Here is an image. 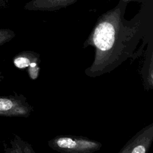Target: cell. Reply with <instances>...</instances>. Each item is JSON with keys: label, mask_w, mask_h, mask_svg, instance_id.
Wrapping results in <instances>:
<instances>
[{"label": "cell", "mask_w": 153, "mask_h": 153, "mask_svg": "<svg viewBox=\"0 0 153 153\" xmlns=\"http://www.w3.org/2000/svg\"><path fill=\"white\" fill-rule=\"evenodd\" d=\"M142 36L143 27L140 23L123 24L121 7L103 14L85 42L95 50L93 63L85 72L95 76L115 68L130 55Z\"/></svg>", "instance_id": "1"}, {"label": "cell", "mask_w": 153, "mask_h": 153, "mask_svg": "<svg viewBox=\"0 0 153 153\" xmlns=\"http://www.w3.org/2000/svg\"><path fill=\"white\" fill-rule=\"evenodd\" d=\"M52 149L72 153H88L99 150L100 143L87 137L74 136H59L48 142Z\"/></svg>", "instance_id": "2"}, {"label": "cell", "mask_w": 153, "mask_h": 153, "mask_svg": "<svg viewBox=\"0 0 153 153\" xmlns=\"http://www.w3.org/2000/svg\"><path fill=\"white\" fill-rule=\"evenodd\" d=\"M32 111L26 100L13 97H0V115L27 117Z\"/></svg>", "instance_id": "3"}, {"label": "cell", "mask_w": 153, "mask_h": 153, "mask_svg": "<svg viewBox=\"0 0 153 153\" xmlns=\"http://www.w3.org/2000/svg\"><path fill=\"white\" fill-rule=\"evenodd\" d=\"M153 125L151 124L140 131L120 151V152L145 153L152 141Z\"/></svg>", "instance_id": "4"}, {"label": "cell", "mask_w": 153, "mask_h": 153, "mask_svg": "<svg viewBox=\"0 0 153 153\" xmlns=\"http://www.w3.org/2000/svg\"><path fill=\"white\" fill-rule=\"evenodd\" d=\"M77 0H32L27 3L25 8L29 10L53 11L65 8Z\"/></svg>", "instance_id": "5"}, {"label": "cell", "mask_w": 153, "mask_h": 153, "mask_svg": "<svg viewBox=\"0 0 153 153\" xmlns=\"http://www.w3.org/2000/svg\"><path fill=\"white\" fill-rule=\"evenodd\" d=\"M39 60V55L33 52H23L14 59L13 62L14 65L19 68L23 69L30 65L33 62Z\"/></svg>", "instance_id": "6"}, {"label": "cell", "mask_w": 153, "mask_h": 153, "mask_svg": "<svg viewBox=\"0 0 153 153\" xmlns=\"http://www.w3.org/2000/svg\"><path fill=\"white\" fill-rule=\"evenodd\" d=\"M15 34L14 32L10 29H0V45L8 42L14 36Z\"/></svg>", "instance_id": "7"}, {"label": "cell", "mask_w": 153, "mask_h": 153, "mask_svg": "<svg viewBox=\"0 0 153 153\" xmlns=\"http://www.w3.org/2000/svg\"><path fill=\"white\" fill-rule=\"evenodd\" d=\"M39 68L38 66V60L31 63L30 65L29 66L28 68L29 75L30 78H32V79H36L39 75Z\"/></svg>", "instance_id": "8"}]
</instances>
